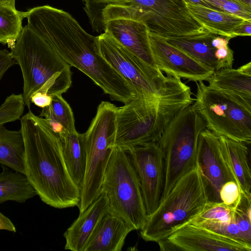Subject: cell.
<instances>
[{"label": "cell", "mask_w": 251, "mask_h": 251, "mask_svg": "<svg viewBox=\"0 0 251 251\" xmlns=\"http://www.w3.org/2000/svg\"><path fill=\"white\" fill-rule=\"evenodd\" d=\"M103 14L108 19L125 17L140 21L150 34L164 39L210 32L193 18L182 0H129L124 4L107 6Z\"/></svg>", "instance_id": "obj_6"}, {"label": "cell", "mask_w": 251, "mask_h": 251, "mask_svg": "<svg viewBox=\"0 0 251 251\" xmlns=\"http://www.w3.org/2000/svg\"><path fill=\"white\" fill-rule=\"evenodd\" d=\"M82 1H84L85 0H82Z\"/></svg>", "instance_id": "obj_41"}, {"label": "cell", "mask_w": 251, "mask_h": 251, "mask_svg": "<svg viewBox=\"0 0 251 251\" xmlns=\"http://www.w3.org/2000/svg\"><path fill=\"white\" fill-rule=\"evenodd\" d=\"M206 128L193 105L179 112L166 126L157 143L165 163V184L161 201L185 174L196 165L199 138Z\"/></svg>", "instance_id": "obj_7"}, {"label": "cell", "mask_w": 251, "mask_h": 251, "mask_svg": "<svg viewBox=\"0 0 251 251\" xmlns=\"http://www.w3.org/2000/svg\"><path fill=\"white\" fill-rule=\"evenodd\" d=\"M166 239L176 251H251V246L188 223Z\"/></svg>", "instance_id": "obj_15"}, {"label": "cell", "mask_w": 251, "mask_h": 251, "mask_svg": "<svg viewBox=\"0 0 251 251\" xmlns=\"http://www.w3.org/2000/svg\"><path fill=\"white\" fill-rule=\"evenodd\" d=\"M185 3L201 5L216 10L212 6L206 2L204 0H182Z\"/></svg>", "instance_id": "obj_38"}, {"label": "cell", "mask_w": 251, "mask_h": 251, "mask_svg": "<svg viewBox=\"0 0 251 251\" xmlns=\"http://www.w3.org/2000/svg\"><path fill=\"white\" fill-rule=\"evenodd\" d=\"M215 35L217 34L209 32L203 35L165 39L169 44L215 71L217 62L214 53L216 49L213 47L211 42Z\"/></svg>", "instance_id": "obj_23"}, {"label": "cell", "mask_w": 251, "mask_h": 251, "mask_svg": "<svg viewBox=\"0 0 251 251\" xmlns=\"http://www.w3.org/2000/svg\"><path fill=\"white\" fill-rule=\"evenodd\" d=\"M216 10L228 12L251 22V8L231 0H204Z\"/></svg>", "instance_id": "obj_32"}, {"label": "cell", "mask_w": 251, "mask_h": 251, "mask_svg": "<svg viewBox=\"0 0 251 251\" xmlns=\"http://www.w3.org/2000/svg\"><path fill=\"white\" fill-rule=\"evenodd\" d=\"M221 149L241 191L251 195L249 150L245 143L219 136Z\"/></svg>", "instance_id": "obj_21"}, {"label": "cell", "mask_w": 251, "mask_h": 251, "mask_svg": "<svg viewBox=\"0 0 251 251\" xmlns=\"http://www.w3.org/2000/svg\"><path fill=\"white\" fill-rule=\"evenodd\" d=\"M185 4L193 18L209 32L230 39L235 28L247 21L228 12L201 5Z\"/></svg>", "instance_id": "obj_22"}, {"label": "cell", "mask_w": 251, "mask_h": 251, "mask_svg": "<svg viewBox=\"0 0 251 251\" xmlns=\"http://www.w3.org/2000/svg\"><path fill=\"white\" fill-rule=\"evenodd\" d=\"M241 194V190L237 183L229 181L224 184L220 191V198L225 204L234 207L237 204Z\"/></svg>", "instance_id": "obj_33"}, {"label": "cell", "mask_w": 251, "mask_h": 251, "mask_svg": "<svg viewBox=\"0 0 251 251\" xmlns=\"http://www.w3.org/2000/svg\"><path fill=\"white\" fill-rule=\"evenodd\" d=\"M251 35V22L245 21L239 25L233 31L231 37L237 36H250Z\"/></svg>", "instance_id": "obj_36"}, {"label": "cell", "mask_w": 251, "mask_h": 251, "mask_svg": "<svg viewBox=\"0 0 251 251\" xmlns=\"http://www.w3.org/2000/svg\"><path fill=\"white\" fill-rule=\"evenodd\" d=\"M17 62L13 56L11 51L6 50H0V82L5 72Z\"/></svg>", "instance_id": "obj_34"}, {"label": "cell", "mask_w": 251, "mask_h": 251, "mask_svg": "<svg viewBox=\"0 0 251 251\" xmlns=\"http://www.w3.org/2000/svg\"><path fill=\"white\" fill-rule=\"evenodd\" d=\"M0 163L25 174V143L21 129L0 126Z\"/></svg>", "instance_id": "obj_25"}, {"label": "cell", "mask_w": 251, "mask_h": 251, "mask_svg": "<svg viewBox=\"0 0 251 251\" xmlns=\"http://www.w3.org/2000/svg\"><path fill=\"white\" fill-rule=\"evenodd\" d=\"M117 107L102 101L84 133L87 164L77 206L83 212L100 194L103 175L114 147Z\"/></svg>", "instance_id": "obj_9"}, {"label": "cell", "mask_w": 251, "mask_h": 251, "mask_svg": "<svg viewBox=\"0 0 251 251\" xmlns=\"http://www.w3.org/2000/svg\"><path fill=\"white\" fill-rule=\"evenodd\" d=\"M30 101L32 103L42 108L50 104L52 96L49 94L37 92L30 97Z\"/></svg>", "instance_id": "obj_35"}, {"label": "cell", "mask_w": 251, "mask_h": 251, "mask_svg": "<svg viewBox=\"0 0 251 251\" xmlns=\"http://www.w3.org/2000/svg\"><path fill=\"white\" fill-rule=\"evenodd\" d=\"M23 78L22 93L30 110V97L39 92L62 95L71 87L72 73L67 64L50 45L26 25L10 48Z\"/></svg>", "instance_id": "obj_4"}, {"label": "cell", "mask_w": 251, "mask_h": 251, "mask_svg": "<svg viewBox=\"0 0 251 251\" xmlns=\"http://www.w3.org/2000/svg\"><path fill=\"white\" fill-rule=\"evenodd\" d=\"M26 25L46 41L71 67L88 76L111 100L126 103L133 90L100 55L97 36L86 32L69 13L43 5L26 11Z\"/></svg>", "instance_id": "obj_1"}, {"label": "cell", "mask_w": 251, "mask_h": 251, "mask_svg": "<svg viewBox=\"0 0 251 251\" xmlns=\"http://www.w3.org/2000/svg\"><path fill=\"white\" fill-rule=\"evenodd\" d=\"M208 202H222L220 191L229 181L236 182L222 153L219 137L205 128L200 134L196 155Z\"/></svg>", "instance_id": "obj_13"}, {"label": "cell", "mask_w": 251, "mask_h": 251, "mask_svg": "<svg viewBox=\"0 0 251 251\" xmlns=\"http://www.w3.org/2000/svg\"><path fill=\"white\" fill-rule=\"evenodd\" d=\"M24 12L16 7L0 6V43L11 48L20 36L23 27Z\"/></svg>", "instance_id": "obj_27"}, {"label": "cell", "mask_w": 251, "mask_h": 251, "mask_svg": "<svg viewBox=\"0 0 251 251\" xmlns=\"http://www.w3.org/2000/svg\"><path fill=\"white\" fill-rule=\"evenodd\" d=\"M209 85L220 90L251 109V62L237 69L215 71L206 80Z\"/></svg>", "instance_id": "obj_19"}, {"label": "cell", "mask_w": 251, "mask_h": 251, "mask_svg": "<svg viewBox=\"0 0 251 251\" xmlns=\"http://www.w3.org/2000/svg\"><path fill=\"white\" fill-rule=\"evenodd\" d=\"M208 202L201 172L197 165L176 183L148 216L140 230L143 240L158 242L166 239L195 218Z\"/></svg>", "instance_id": "obj_5"}, {"label": "cell", "mask_w": 251, "mask_h": 251, "mask_svg": "<svg viewBox=\"0 0 251 251\" xmlns=\"http://www.w3.org/2000/svg\"><path fill=\"white\" fill-rule=\"evenodd\" d=\"M194 224L203 227L223 236L247 244L245 242L238 226L235 221L227 222L205 221L198 224Z\"/></svg>", "instance_id": "obj_31"}, {"label": "cell", "mask_w": 251, "mask_h": 251, "mask_svg": "<svg viewBox=\"0 0 251 251\" xmlns=\"http://www.w3.org/2000/svg\"><path fill=\"white\" fill-rule=\"evenodd\" d=\"M104 33L128 50L147 65L158 69L151 52L149 31L142 22L118 17L104 21Z\"/></svg>", "instance_id": "obj_16"}, {"label": "cell", "mask_w": 251, "mask_h": 251, "mask_svg": "<svg viewBox=\"0 0 251 251\" xmlns=\"http://www.w3.org/2000/svg\"><path fill=\"white\" fill-rule=\"evenodd\" d=\"M25 106L22 94L8 96L0 106V126L20 120Z\"/></svg>", "instance_id": "obj_30"}, {"label": "cell", "mask_w": 251, "mask_h": 251, "mask_svg": "<svg viewBox=\"0 0 251 251\" xmlns=\"http://www.w3.org/2000/svg\"><path fill=\"white\" fill-rule=\"evenodd\" d=\"M134 228L110 208L101 218L84 251H120Z\"/></svg>", "instance_id": "obj_18"}, {"label": "cell", "mask_w": 251, "mask_h": 251, "mask_svg": "<svg viewBox=\"0 0 251 251\" xmlns=\"http://www.w3.org/2000/svg\"><path fill=\"white\" fill-rule=\"evenodd\" d=\"M197 94L193 105L205 127L218 136L246 144L251 143V109L226 93L196 82Z\"/></svg>", "instance_id": "obj_11"}, {"label": "cell", "mask_w": 251, "mask_h": 251, "mask_svg": "<svg viewBox=\"0 0 251 251\" xmlns=\"http://www.w3.org/2000/svg\"><path fill=\"white\" fill-rule=\"evenodd\" d=\"M58 136L61 143L63 157L69 174L80 191L86 169L87 154L84 133L65 130Z\"/></svg>", "instance_id": "obj_20"}, {"label": "cell", "mask_w": 251, "mask_h": 251, "mask_svg": "<svg viewBox=\"0 0 251 251\" xmlns=\"http://www.w3.org/2000/svg\"><path fill=\"white\" fill-rule=\"evenodd\" d=\"M136 171L148 216L160 203L165 184V163L158 143L137 146L126 151Z\"/></svg>", "instance_id": "obj_12"}, {"label": "cell", "mask_w": 251, "mask_h": 251, "mask_svg": "<svg viewBox=\"0 0 251 251\" xmlns=\"http://www.w3.org/2000/svg\"><path fill=\"white\" fill-rule=\"evenodd\" d=\"M39 116L44 118L57 134L63 130L76 131L72 109L62 95L52 96L50 104L42 108Z\"/></svg>", "instance_id": "obj_26"}, {"label": "cell", "mask_w": 251, "mask_h": 251, "mask_svg": "<svg viewBox=\"0 0 251 251\" xmlns=\"http://www.w3.org/2000/svg\"><path fill=\"white\" fill-rule=\"evenodd\" d=\"M101 188L112 211L134 230L144 226L148 216L136 171L126 151L114 147Z\"/></svg>", "instance_id": "obj_10"}, {"label": "cell", "mask_w": 251, "mask_h": 251, "mask_svg": "<svg viewBox=\"0 0 251 251\" xmlns=\"http://www.w3.org/2000/svg\"><path fill=\"white\" fill-rule=\"evenodd\" d=\"M241 5L251 8V0H231Z\"/></svg>", "instance_id": "obj_40"}, {"label": "cell", "mask_w": 251, "mask_h": 251, "mask_svg": "<svg viewBox=\"0 0 251 251\" xmlns=\"http://www.w3.org/2000/svg\"><path fill=\"white\" fill-rule=\"evenodd\" d=\"M109 204L104 192L81 213L64 233L65 249L84 251L98 224L109 210Z\"/></svg>", "instance_id": "obj_17"}, {"label": "cell", "mask_w": 251, "mask_h": 251, "mask_svg": "<svg viewBox=\"0 0 251 251\" xmlns=\"http://www.w3.org/2000/svg\"><path fill=\"white\" fill-rule=\"evenodd\" d=\"M0 6L15 7V0H0Z\"/></svg>", "instance_id": "obj_39"}, {"label": "cell", "mask_w": 251, "mask_h": 251, "mask_svg": "<svg viewBox=\"0 0 251 251\" xmlns=\"http://www.w3.org/2000/svg\"><path fill=\"white\" fill-rule=\"evenodd\" d=\"M191 89L162 96L137 97L117 108L114 147L126 151L156 142L173 119L191 104Z\"/></svg>", "instance_id": "obj_3"}, {"label": "cell", "mask_w": 251, "mask_h": 251, "mask_svg": "<svg viewBox=\"0 0 251 251\" xmlns=\"http://www.w3.org/2000/svg\"><path fill=\"white\" fill-rule=\"evenodd\" d=\"M100 55L129 85L136 97H154L181 92L190 87L181 78L165 76L149 66L105 33L97 36Z\"/></svg>", "instance_id": "obj_8"}, {"label": "cell", "mask_w": 251, "mask_h": 251, "mask_svg": "<svg viewBox=\"0 0 251 251\" xmlns=\"http://www.w3.org/2000/svg\"><path fill=\"white\" fill-rule=\"evenodd\" d=\"M149 38L156 65L167 75L196 82L206 81L215 71L169 44L164 38L150 33Z\"/></svg>", "instance_id": "obj_14"}, {"label": "cell", "mask_w": 251, "mask_h": 251, "mask_svg": "<svg viewBox=\"0 0 251 251\" xmlns=\"http://www.w3.org/2000/svg\"><path fill=\"white\" fill-rule=\"evenodd\" d=\"M251 195L241 191L240 198L234 207V219L245 242L251 246Z\"/></svg>", "instance_id": "obj_28"}, {"label": "cell", "mask_w": 251, "mask_h": 251, "mask_svg": "<svg viewBox=\"0 0 251 251\" xmlns=\"http://www.w3.org/2000/svg\"><path fill=\"white\" fill-rule=\"evenodd\" d=\"M0 230H5L13 232L16 229L13 223L7 217L0 212Z\"/></svg>", "instance_id": "obj_37"}, {"label": "cell", "mask_w": 251, "mask_h": 251, "mask_svg": "<svg viewBox=\"0 0 251 251\" xmlns=\"http://www.w3.org/2000/svg\"><path fill=\"white\" fill-rule=\"evenodd\" d=\"M25 143V175L37 195L56 208L78 206L80 190L64 161L58 135L30 110L20 119Z\"/></svg>", "instance_id": "obj_2"}, {"label": "cell", "mask_w": 251, "mask_h": 251, "mask_svg": "<svg viewBox=\"0 0 251 251\" xmlns=\"http://www.w3.org/2000/svg\"><path fill=\"white\" fill-rule=\"evenodd\" d=\"M234 207L226 205L223 202H208L202 210L189 222L198 224L205 221H235Z\"/></svg>", "instance_id": "obj_29"}, {"label": "cell", "mask_w": 251, "mask_h": 251, "mask_svg": "<svg viewBox=\"0 0 251 251\" xmlns=\"http://www.w3.org/2000/svg\"><path fill=\"white\" fill-rule=\"evenodd\" d=\"M0 173V203L6 201L25 202L37 194L24 174L2 165Z\"/></svg>", "instance_id": "obj_24"}]
</instances>
